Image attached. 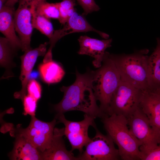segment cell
Instances as JSON below:
<instances>
[{
  "label": "cell",
  "instance_id": "6da1fadb",
  "mask_svg": "<svg viewBox=\"0 0 160 160\" xmlns=\"http://www.w3.org/2000/svg\"><path fill=\"white\" fill-rule=\"evenodd\" d=\"M93 71L88 68L85 73L81 74L76 70L74 82L69 86L60 88L64 95L61 101L53 105L56 114L77 111L95 119L107 116L97 105L92 89Z\"/></svg>",
  "mask_w": 160,
  "mask_h": 160
},
{
  "label": "cell",
  "instance_id": "7a4b0ae2",
  "mask_svg": "<svg viewBox=\"0 0 160 160\" xmlns=\"http://www.w3.org/2000/svg\"><path fill=\"white\" fill-rule=\"evenodd\" d=\"M145 49L129 54H113L108 52L121 78L140 90L149 87L148 81V54Z\"/></svg>",
  "mask_w": 160,
  "mask_h": 160
},
{
  "label": "cell",
  "instance_id": "3957f363",
  "mask_svg": "<svg viewBox=\"0 0 160 160\" xmlns=\"http://www.w3.org/2000/svg\"><path fill=\"white\" fill-rule=\"evenodd\" d=\"M107 135L117 146L120 159L123 160L140 159V144L128 127L127 119L112 114L102 119Z\"/></svg>",
  "mask_w": 160,
  "mask_h": 160
},
{
  "label": "cell",
  "instance_id": "277c9868",
  "mask_svg": "<svg viewBox=\"0 0 160 160\" xmlns=\"http://www.w3.org/2000/svg\"><path fill=\"white\" fill-rule=\"evenodd\" d=\"M121 78L114 63L105 51L102 65L93 71L92 87L101 111L108 116L111 100Z\"/></svg>",
  "mask_w": 160,
  "mask_h": 160
},
{
  "label": "cell",
  "instance_id": "5b68a950",
  "mask_svg": "<svg viewBox=\"0 0 160 160\" xmlns=\"http://www.w3.org/2000/svg\"><path fill=\"white\" fill-rule=\"evenodd\" d=\"M142 92L121 78L111 97L108 116L116 114L128 119L138 108Z\"/></svg>",
  "mask_w": 160,
  "mask_h": 160
},
{
  "label": "cell",
  "instance_id": "8992f818",
  "mask_svg": "<svg viewBox=\"0 0 160 160\" xmlns=\"http://www.w3.org/2000/svg\"><path fill=\"white\" fill-rule=\"evenodd\" d=\"M127 119L130 131L140 144V153L149 151L160 144V130L151 124L139 107Z\"/></svg>",
  "mask_w": 160,
  "mask_h": 160
},
{
  "label": "cell",
  "instance_id": "52a82bcc",
  "mask_svg": "<svg viewBox=\"0 0 160 160\" xmlns=\"http://www.w3.org/2000/svg\"><path fill=\"white\" fill-rule=\"evenodd\" d=\"M57 123L55 118L50 122H46L32 116L27 127L23 128L18 125L14 130L28 140L41 153L49 147Z\"/></svg>",
  "mask_w": 160,
  "mask_h": 160
},
{
  "label": "cell",
  "instance_id": "ba28073f",
  "mask_svg": "<svg viewBox=\"0 0 160 160\" xmlns=\"http://www.w3.org/2000/svg\"><path fill=\"white\" fill-rule=\"evenodd\" d=\"M96 134L85 146L84 151L77 156L78 160H117L120 159L118 149L108 135L102 133L96 125Z\"/></svg>",
  "mask_w": 160,
  "mask_h": 160
},
{
  "label": "cell",
  "instance_id": "9c48e42d",
  "mask_svg": "<svg viewBox=\"0 0 160 160\" xmlns=\"http://www.w3.org/2000/svg\"><path fill=\"white\" fill-rule=\"evenodd\" d=\"M55 118L57 123H62L65 126L64 135L71 145V151L78 150L80 154L81 153L83 147L90 139L88 134V129L90 126L93 127L96 125L95 118L86 114L84 115V119L79 121L68 120L63 114H56Z\"/></svg>",
  "mask_w": 160,
  "mask_h": 160
},
{
  "label": "cell",
  "instance_id": "30bf717a",
  "mask_svg": "<svg viewBox=\"0 0 160 160\" xmlns=\"http://www.w3.org/2000/svg\"><path fill=\"white\" fill-rule=\"evenodd\" d=\"M41 0H19L18 7L14 12L15 30L21 41V49L24 52L32 48L30 43L33 28L32 24L33 13Z\"/></svg>",
  "mask_w": 160,
  "mask_h": 160
},
{
  "label": "cell",
  "instance_id": "8fae6325",
  "mask_svg": "<svg viewBox=\"0 0 160 160\" xmlns=\"http://www.w3.org/2000/svg\"><path fill=\"white\" fill-rule=\"evenodd\" d=\"M61 29L54 31L48 43L53 48L56 42L61 38L67 35L78 32L93 31L98 33L102 38L107 39L108 35L94 28L88 22L84 15L75 11Z\"/></svg>",
  "mask_w": 160,
  "mask_h": 160
},
{
  "label": "cell",
  "instance_id": "7c38bea8",
  "mask_svg": "<svg viewBox=\"0 0 160 160\" xmlns=\"http://www.w3.org/2000/svg\"><path fill=\"white\" fill-rule=\"evenodd\" d=\"M48 43L41 44L37 47L31 49L25 52L20 57L21 72L20 79L22 88L19 92H15L14 97L15 98L22 100L26 94L27 86L29 77L38 57L45 56L47 52V46Z\"/></svg>",
  "mask_w": 160,
  "mask_h": 160
},
{
  "label": "cell",
  "instance_id": "4fadbf2b",
  "mask_svg": "<svg viewBox=\"0 0 160 160\" xmlns=\"http://www.w3.org/2000/svg\"><path fill=\"white\" fill-rule=\"evenodd\" d=\"M78 40L80 46L78 54L87 55L93 57V66L97 68L100 67L105 50L111 46L112 39L100 40L84 35L80 36Z\"/></svg>",
  "mask_w": 160,
  "mask_h": 160
},
{
  "label": "cell",
  "instance_id": "5bb4252c",
  "mask_svg": "<svg viewBox=\"0 0 160 160\" xmlns=\"http://www.w3.org/2000/svg\"><path fill=\"white\" fill-rule=\"evenodd\" d=\"M139 108L151 124L160 130V89L142 90Z\"/></svg>",
  "mask_w": 160,
  "mask_h": 160
},
{
  "label": "cell",
  "instance_id": "9a60e30c",
  "mask_svg": "<svg viewBox=\"0 0 160 160\" xmlns=\"http://www.w3.org/2000/svg\"><path fill=\"white\" fill-rule=\"evenodd\" d=\"M64 127L55 128L52 140L49 147L41 153L42 160H78L71 151H68L63 138Z\"/></svg>",
  "mask_w": 160,
  "mask_h": 160
},
{
  "label": "cell",
  "instance_id": "2e32d148",
  "mask_svg": "<svg viewBox=\"0 0 160 160\" xmlns=\"http://www.w3.org/2000/svg\"><path fill=\"white\" fill-rule=\"evenodd\" d=\"M14 7L5 5L0 10V31L16 51L22 49L21 41L16 34L14 19Z\"/></svg>",
  "mask_w": 160,
  "mask_h": 160
},
{
  "label": "cell",
  "instance_id": "e0dca14e",
  "mask_svg": "<svg viewBox=\"0 0 160 160\" xmlns=\"http://www.w3.org/2000/svg\"><path fill=\"white\" fill-rule=\"evenodd\" d=\"M15 139L12 151L9 154L11 160H42L41 153L27 139L16 133Z\"/></svg>",
  "mask_w": 160,
  "mask_h": 160
},
{
  "label": "cell",
  "instance_id": "ac0fdd59",
  "mask_svg": "<svg viewBox=\"0 0 160 160\" xmlns=\"http://www.w3.org/2000/svg\"><path fill=\"white\" fill-rule=\"evenodd\" d=\"M156 45L148 57V81L149 87L160 89V39H156Z\"/></svg>",
  "mask_w": 160,
  "mask_h": 160
},
{
  "label": "cell",
  "instance_id": "d6986e66",
  "mask_svg": "<svg viewBox=\"0 0 160 160\" xmlns=\"http://www.w3.org/2000/svg\"><path fill=\"white\" fill-rule=\"evenodd\" d=\"M39 70L41 78L48 84L60 82L65 73L62 67L53 60L41 64Z\"/></svg>",
  "mask_w": 160,
  "mask_h": 160
},
{
  "label": "cell",
  "instance_id": "ffe728a7",
  "mask_svg": "<svg viewBox=\"0 0 160 160\" xmlns=\"http://www.w3.org/2000/svg\"><path fill=\"white\" fill-rule=\"evenodd\" d=\"M16 51L6 38L0 37V63L1 67L8 71L13 67L12 60Z\"/></svg>",
  "mask_w": 160,
  "mask_h": 160
},
{
  "label": "cell",
  "instance_id": "44dd1931",
  "mask_svg": "<svg viewBox=\"0 0 160 160\" xmlns=\"http://www.w3.org/2000/svg\"><path fill=\"white\" fill-rule=\"evenodd\" d=\"M32 24L33 28L38 30L49 39L52 38L55 31L49 19L36 13L34 10Z\"/></svg>",
  "mask_w": 160,
  "mask_h": 160
},
{
  "label": "cell",
  "instance_id": "7402d4cb",
  "mask_svg": "<svg viewBox=\"0 0 160 160\" xmlns=\"http://www.w3.org/2000/svg\"><path fill=\"white\" fill-rule=\"evenodd\" d=\"M36 13L49 18L58 20L59 11L57 3H50L46 0H41L34 9Z\"/></svg>",
  "mask_w": 160,
  "mask_h": 160
},
{
  "label": "cell",
  "instance_id": "603a6c76",
  "mask_svg": "<svg viewBox=\"0 0 160 160\" xmlns=\"http://www.w3.org/2000/svg\"><path fill=\"white\" fill-rule=\"evenodd\" d=\"M57 3L59 11V18L58 20L61 24L64 25L76 11L74 9L75 0H62Z\"/></svg>",
  "mask_w": 160,
  "mask_h": 160
},
{
  "label": "cell",
  "instance_id": "cb8c5ba5",
  "mask_svg": "<svg viewBox=\"0 0 160 160\" xmlns=\"http://www.w3.org/2000/svg\"><path fill=\"white\" fill-rule=\"evenodd\" d=\"M21 100L23 106V114L25 116L29 115L31 116H35L38 101L28 94L25 95Z\"/></svg>",
  "mask_w": 160,
  "mask_h": 160
},
{
  "label": "cell",
  "instance_id": "d4e9b609",
  "mask_svg": "<svg viewBox=\"0 0 160 160\" xmlns=\"http://www.w3.org/2000/svg\"><path fill=\"white\" fill-rule=\"evenodd\" d=\"M41 86L38 81L35 79L29 80L27 88L28 94L38 101L41 98Z\"/></svg>",
  "mask_w": 160,
  "mask_h": 160
},
{
  "label": "cell",
  "instance_id": "484cf974",
  "mask_svg": "<svg viewBox=\"0 0 160 160\" xmlns=\"http://www.w3.org/2000/svg\"><path fill=\"white\" fill-rule=\"evenodd\" d=\"M84 10L82 15H86L94 12L99 11L100 8L94 0H77Z\"/></svg>",
  "mask_w": 160,
  "mask_h": 160
},
{
  "label": "cell",
  "instance_id": "4316f807",
  "mask_svg": "<svg viewBox=\"0 0 160 160\" xmlns=\"http://www.w3.org/2000/svg\"><path fill=\"white\" fill-rule=\"evenodd\" d=\"M140 154L141 160H160V144L153 148Z\"/></svg>",
  "mask_w": 160,
  "mask_h": 160
},
{
  "label": "cell",
  "instance_id": "83f0119b",
  "mask_svg": "<svg viewBox=\"0 0 160 160\" xmlns=\"http://www.w3.org/2000/svg\"><path fill=\"white\" fill-rule=\"evenodd\" d=\"M19 0H7L5 5L11 7H14L15 4Z\"/></svg>",
  "mask_w": 160,
  "mask_h": 160
},
{
  "label": "cell",
  "instance_id": "f1b7e54d",
  "mask_svg": "<svg viewBox=\"0 0 160 160\" xmlns=\"http://www.w3.org/2000/svg\"><path fill=\"white\" fill-rule=\"evenodd\" d=\"M7 0H0V10L5 5Z\"/></svg>",
  "mask_w": 160,
  "mask_h": 160
}]
</instances>
